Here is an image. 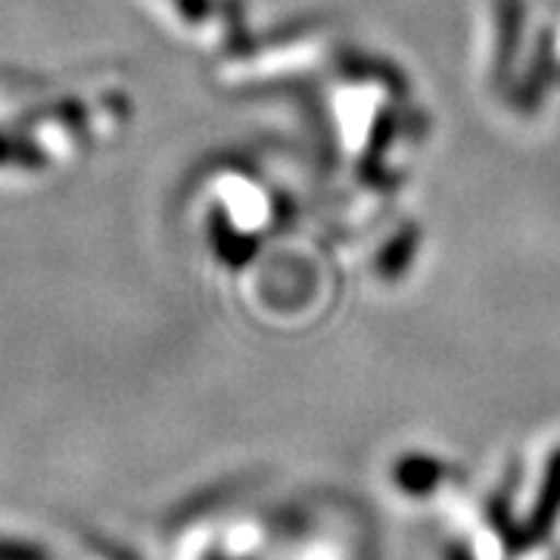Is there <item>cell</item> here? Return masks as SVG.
I'll return each instance as SVG.
<instances>
[{
    "mask_svg": "<svg viewBox=\"0 0 560 560\" xmlns=\"http://www.w3.org/2000/svg\"><path fill=\"white\" fill-rule=\"evenodd\" d=\"M558 517H560V455L555 458V464H551V470H548V477H545V486H541L539 499H536V508H533L529 523H526V536H529V541L545 539V536L555 529Z\"/></svg>",
    "mask_w": 560,
    "mask_h": 560,
    "instance_id": "cell-1",
    "label": "cell"
},
{
    "mask_svg": "<svg viewBox=\"0 0 560 560\" xmlns=\"http://www.w3.org/2000/svg\"><path fill=\"white\" fill-rule=\"evenodd\" d=\"M396 482L408 495H430L440 482V467L430 458H405L396 467Z\"/></svg>",
    "mask_w": 560,
    "mask_h": 560,
    "instance_id": "cell-2",
    "label": "cell"
}]
</instances>
